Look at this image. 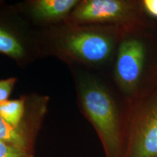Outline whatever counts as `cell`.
<instances>
[{"mask_svg":"<svg viewBox=\"0 0 157 157\" xmlns=\"http://www.w3.org/2000/svg\"><path fill=\"white\" fill-rule=\"evenodd\" d=\"M0 141L17 148L28 151V140L20 127H16L6 121L0 116Z\"/></svg>","mask_w":157,"mask_h":157,"instance_id":"52a82bcc","label":"cell"},{"mask_svg":"<svg viewBox=\"0 0 157 157\" xmlns=\"http://www.w3.org/2000/svg\"><path fill=\"white\" fill-rule=\"evenodd\" d=\"M25 113V103L22 99L7 100L0 103V116L13 126L20 127Z\"/></svg>","mask_w":157,"mask_h":157,"instance_id":"ba28073f","label":"cell"},{"mask_svg":"<svg viewBox=\"0 0 157 157\" xmlns=\"http://www.w3.org/2000/svg\"><path fill=\"white\" fill-rule=\"evenodd\" d=\"M78 5L77 0H39L33 7L37 17L45 20L62 18Z\"/></svg>","mask_w":157,"mask_h":157,"instance_id":"8992f818","label":"cell"},{"mask_svg":"<svg viewBox=\"0 0 157 157\" xmlns=\"http://www.w3.org/2000/svg\"><path fill=\"white\" fill-rule=\"evenodd\" d=\"M143 9L150 18L157 19V0H141Z\"/></svg>","mask_w":157,"mask_h":157,"instance_id":"7c38bea8","label":"cell"},{"mask_svg":"<svg viewBox=\"0 0 157 157\" xmlns=\"http://www.w3.org/2000/svg\"><path fill=\"white\" fill-rule=\"evenodd\" d=\"M22 44L10 33L0 28V53L14 58L23 56Z\"/></svg>","mask_w":157,"mask_h":157,"instance_id":"9c48e42d","label":"cell"},{"mask_svg":"<svg viewBox=\"0 0 157 157\" xmlns=\"http://www.w3.org/2000/svg\"><path fill=\"white\" fill-rule=\"evenodd\" d=\"M123 29L118 25H110L76 31L66 37L65 46L71 54L84 62L104 63L112 57Z\"/></svg>","mask_w":157,"mask_h":157,"instance_id":"5b68a950","label":"cell"},{"mask_svg":"<svg viewBox=\"0 0 157 157\" xmlns=\"http://www.w3.org/2000/svg\"><path fill=\"white\" fill-rule=\"evenodd\" d=\"M0 157H32L28 151L23 150L0 141Z\"/></svg>","mask_w":157,"mask_h":157,"instance_id":"30bf717a","label":"cell"},{"mask_svg":"<svg viewBox=\"0 0 157 157\" xmlns=\"http://www.w3.org/2000/svg\"><path fill=\"white\" fill-rule=\"evenodd\" d=\"M127 157H157V87L127 103Z\"/></svg>","mask_w":157,"mask_h":157,"instance_id":"3957f363","label":"cell"},{"mask_svg":"<svg viewBox=\"0 0 157 157\" xmlns=\"http://www.w3.org/2000/svg\"><path fill=\"white\" fill-rule=\"evenodd\" d=\"M81 103L105 147L108 157H119L122 143V113L115 98L103 84L93 78L81 83Z\"/></svg>","mask_w":157,"mask_h":157,"instance_id":"7a4b0ae2","label":"cell"},{"mask_svg":"<svg viewBox=\"0 0 157 157\" xmlns=\"http://www.w3.org/2000/svg\"><path fill=\"white\" fill-rule=\"evenodd\" d=\"M16 81V78H8L0 80V103L8 100Z\"/></svg>","mask_w":157,"mask_h":157,"instance_id":"8fae6325","label":"cell"},{"mask_svg":"<svg viewBox=\"0 0 157 157\" xmlns=\"http://www.w3.org/2000/svg\"><path fill=\"white\" fill-rule=\"evenodd\" d=\"M74 18L81 23L128 28L145 22L150 17L143 10L141 0H86L76 6Z\"/></svg>","mask_w":157,"mask_h":157,"instance_id":"277c9868","label":"cell"},{"mask_svg":"<svg viewBox=\"0 0 157 157\" xmlns=\"http://www.w3.org/2000/svg\"><path fill=\"white\" fill-rule=\"evenodd\" d=\"M114 78L127 103L157 87V24L151 18L124 28L117 48Z\"/></svg>","mask_w":157,"mask_h":157,"instance_id":"6da1fadb","label":"cell"}]
</instances>
